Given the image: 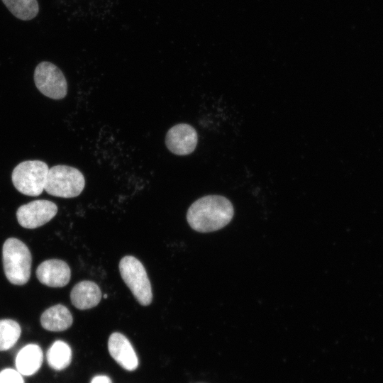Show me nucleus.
<instances>
[{
  "label": "nucleus",
  "instance_id": "6e6552de",
  "mask_svg": "<svg viewBox=\"0 0 383 383\" xmlns=\"http://www.w3.org/2000/svg\"><path fill=\"white\" fill-rule=\"evenodd\" d=\"M197 143L196 131L187 123H179L172 126L165 137L168 150L177 155H189L195 150Z\"/></svg>",
  "mask_w": 383,
  "mask_h": 383
},
{
  "label": "nucleus",
  "instance_id": "ddd939ff",
  "mask_svg": "<svg viewBox=\"0 0 383 383\" xmlns=\"http://www.w3.org/2000/svg\"><path fill=\"white\" fill-rule=\"evenodd\" d=\"M73 322L69 309L62 304H57L46 309L40 316L42 327L50 331H62L69 328Z\"/></svg>",
  "mask_w": 383,
  "mask_h": 383
},
{
  "label": "nucleus",
  "instance_id": "6ab92c4d",
  "mask_svg": "<svg viewBox=\"0 0 383 383\" xmlns=\"http://www.w3.org/2000/svg\"><path fill=\"white\" fill-rule=\"evenodd\" d=\"M104 298H105V299L107 298V294H104Z\"/></svg>",
  "mask_w": 383,
  "mask_h": 383
},
{
  "label": "nucleus",
  "instance_id": "1a4fd4ad",
  "mask_svg": "<svg viewBox=\"0 0 383 383\" xmlns=\"http://www.w3.org/2000/svg\"><path fill=\"white\" fill-rule=\"evenodd\" d=\"M38 279L50 287H62L70 282L71 271L63 260L51 259L43 262L36 270Z\"/></svg>",
  "mask_w": 383,
  "mask_h": 383
},
{
  "label": "nucleus",
  "instance_id": "0eeeda50",
  "mask_svg": "<svg viewBox=\"0 0 383 383\" xmlns=\"http://www.w3.org/2000/svg\"><path fill=\"white\" fill-rule=\"evenodd\" d=\"M57 205L48 200H35L21 206L16 211L18 223L26 228H35L50 221L57 213Z\"/></svg>",
  "mask_w": 383,
  "mask_h": 383
},
{
  "label": "nucleus",
  "instance_id": "f3484780",
  "mask_svg": "<svg viewBox=\"0 0 383 383\" xmlns=\"http://www.w3.org/2000/svg\"><path fill=\"white\" fill-rule=\"evenodd\" d=\"M0 383H24V380L17 370L6 368L0 372Z\"/></svg>",
  "mask_w": 383,
  "mask_h": 383
},
{
  "label": "nucleus",
  "instance_id": "9b49d317",
  "mask_svg": "<svg viewBox=\"0 0 383 383\" xmlns=\"http://www.w3.org/2000/svg\"><path fill=\"white\" fill-rule=\"evenodd\" d=\"M101 296L99 287L95 282L88 280L77 283L70 293L72 305L80 310L96 306L100 302Z\"/></svg>",
  "mask_w": 383,
  "mask_h": 383
},
{
  "label": "nucleus",
  "instance_id": "20e7f679",
  "mask_svg": "<svg viewBox=\"0 0 383 383\" xmlns=\"http://www.w3.org/2000/svg\"><path fill=\"white\" fill-rule=\"evenodd\" d=\"M49 167L40 160H27L16 165L11 174L15 188L21 194L39 196L44 190Z\"/></svg>",
  "mask_w": 383,
  "mask_h": 383
},
{
  "label": "nucleus",
  "instance_id": "39448f33",
  "mask_svg": "<svg viewBox=\"0 0 383 383\" xmlns=\"http://www.w3.org/2000/svg\"><path fill=\"white\" fill-rule=\"evenodd\" d=\"M125 284L142 306H148L152 300L150 282L143 264L135 257H123L118 265Z\"/></svg>",
  "mask_w": 383,
  "mask_h": 383
},
{
  "label": "nucleus",
  "instance_id": "9d476101",
  "mask_svg": "<svg viewBox=\"0 0 383 383\" xmlns=\"http://www.w3.org/2000/svg\"><path fill=\"white\" fill-rule=\"evenodd\" d=\"M108 349L113 359L123 369L133 371L138 367L137 355L124 335L118 332L113 333L108 340Z\"/></svg>",
  "mask_w": 383,
  "mask_h": 383
},
{
  "label": "nucleus",
  "instance_id": "a211bd4d",
  "mask_svg": "<svg viewBox=\"0 0 383 383\" xmlns=\"http://www.w3.org/2000/svg\"><path fill=\"white\" fill-rule=\"evenodd\" d=\"M91 383H112L111 379L106 375H98L94 377Z\"/></svg>",
  "mask_w": 383,
  "mask_h": 383
},
{
  "label": "nucleus",
  "instance_id": "423d86ee",
  "mask_svg": "<svg viewBox=\"0 0 383 383\" xmlns=\"http://www.w3.org/2000/svg\"><path fill=\"white\" fill-rule=\"evenodd\" d=\"M33 78L37 89L45 96L61 99L67 95L66 78L53 63L48 61L40 62L34 70Z\"/></svg>",
  "mask_w": 383,
  "mask_h": 383
},
{
  "label": "nucleus",
  "instance_id": "f257e3e1",
  "mask_svg": "<svg viewBox=\"0 0 383 383\" xmlns=\"http://www.w3.org/2000/svg\"><path fill=\"white\" fill-rule=\"evenodd\" d=\"M231 202L220 195H207L196 200L189 208L187 220L196 231L208 233L218 231L233 218Z\"/></svg>",
  "mask_w": 383,
  "mask_h": 383
},
{
  "label": "nucleus",
  "instance_id": "7ed1b4c3",
  "mask_svg": "<svg viewBox=\"0 0 383 383\" xmlns=\"http://www.w3.org/2000/svg\"><path fill=\"white\" fill-rule=\"evenodd\" d=\"M85 179L77 168L67 165H55L48 170L44 189L55 196L72 198L83 191Z\"/></svg>",
  "mask_w": 383,
  "mask_h": 383
},
{
  "label": "nucleus",
  "instance_id": "dca6fc26",
  "mask_svg": "<svg viewBox=\"0 0 383 383\" xmlns=\"http://www.w3.org/2000/svg\"><path fill=\"white\" fill-rule=\"evenodd\" d=\"M21 333L20 325L12 319L0 320V351L8 350L18 341Z\"/></svg>",
  "mask_w": 383,
  "mask_h": 383
},
{
  "label": "nucleus",
  "instance_id": "2eb2a0df",
  "mask_svg": "<svg viewBox=\"0 0 383 383\" xmlns=\"http://www.w3.org/2000/svg\"><path fill=\"white\" fill-rule=\"evenodd\" d=\"M8 10L22 21L33 19L39 12L37 0H1Z\"/></svg>",
  "mask_w": 383,
  "mask_h": 383
},
{
  "label": "nucleus",
  "instance_id": "4468645a",
  "mask_svg": "<svg viewBox=\"0 0 383 383\" xmlns=\"http://www.w3.org/2000/svg\"><path fill=\"white\" fill-rule=\"evenodd\" d=\"M46 358L50 367L55 370L66 368L72 360V350L67 343L56 340L48 349Z\"/></svg>",
  "mask_w": 383,
  "mask_h": 383
},
{
  "label": "nucleus",
  "instance_id": "f03ea898",
  "mask_svg": "<svg viewBox=\"0 0 383 383\" xmlns=\"http://www.w3.org/2000/svg\"><path fill=\"white\" fill-rule=\"evenodd\" d=\"M2 260L5 275L11 284L23 285L28 282L32 257L24 243L15 238H8L3 245Z\"/></svg>",
  "mask_w": 383,
  "mask_h": 383
},
{
  "label": "nucleus",
  "instance_id": "f8f14e48",
  "mask_svg": "<svg viewBox=\"0 0 383 383\" xmlns=\"http://www.w3.org/2000/svg\"><path fill=\"white\" fill-rule=\"evenodd\" d=\"M43 354L40 347L36 344H28L22 348L16 355V370L25 376L35 374L41 367Z\"/></svg>",
  "mask_w": 383,
  "mask_h": 383
}]
</instances>
